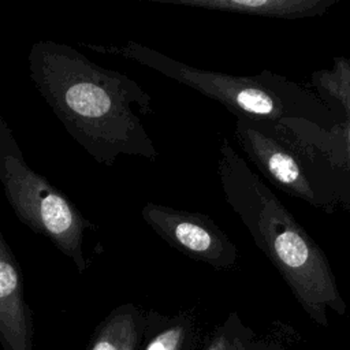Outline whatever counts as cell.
Returning <instances> with one entry per match:
<instances>
[{"label":"cell","instance_id":"3957f363","mask_svg":"<svg viewBox=\"0 0 350 350\" xmlns=\"http://www.w3.org/2000/svg\"><path fill=\"white\" fill-rule=\"evenodd\" d=\"M93 48L120 55L186 85L220 103L235 118L243 116L272 124L304 122L321 129L334 119L329 116L331 105H325L319 96L268 70L249 77L201 70L135 41H127L122 46Z\"/></svg>","mask_w":350,"mask_h":350},{"label":"cell","instance_id":"8fae6325","mask_svg":"<svg viewBox=\"0 0 350 350\" xmlns=\"http://www.w3.org/2000/svg\"><path fill=\"white\" fill-rule=\"evenodd\" d=\"M191 320L186 316H152L141 350H190Z\"/></svg>","mask_w":350,"mask_h":350},{"label":"cell","instance_id":"30bf717a","mask_svg":"<svg viewBox=\"0 0 350 350\" xmlns=\"http://www.w3.org/2000/svg\"><path fill=\"white\" fill-rule=\"evenodd\" d=\"M148 316L133 304L115 308L96 328L86 350H139Z\"/></svg>","mask_w":350,"mask_h":350},{"label":"cell","instance_id":"7a4b0ae2","mask_svg":"<svg viewBox=\"0 0 350 350\" xmlns=\"http://www.w3.org/2000/svg\"><path fill=\"white\" fill-rule=\"evenodd\" d=\"M219 152L217 174L228 202L258 234L301 304L325 324V308L339 312L343 304L323 253L227 138Z\"/></svg>","mask_w":350,"mask_h":350},{"label":"cell","instance_id":"5b68a950","mask_svg":"<svg viewBox=\"0 0 350 350\" xmlns=\"http://www.w3.org/2000/svg\"><path fill=\"white\" fill-rule=\"evenodd\" d=\"M234 135L247 159L276 187L312 204L319 202L306 159L280 124L235 118Z\"/></svg>","mask_w":350,"mask_h":350},{"label":"cell","instance_id":"277c9868","mask_svg":"<svg viewBox=\"0 0 350 350\" xmlns=\"http://www.w3.org/2000/svg\"><path fill=\"white\" fill-rule=\"evenodd\" d=\"M0 183L16 217L49 239L82 273L86 269L83 235L92 224L68 197L33 170L7 120L0 116Z\"/></svg>","mask_w":350,"mask_h":350},{"label":"cell","instance_id":"8992f818","mask_svg":"<svg viewBox=\"0 0 350 350\" xmlns=\"http://www.w3.org/2000/svg\"><path fill=\"white\" fill-rule=\"evenodd\" d=\"M141 216L161 239L189 257L223 265L224 258L232 254L223 232L202 213L148 202Z\"/></svg>","mask_w":350,"mask_h":350},{"label":"cell","instance_id":"6da1fadb","mask_svg":"<svg viewBox=\"0 0 350 350\" xmlns=\"http://www.w3.org/2000/svg\"><path fill=\"white\" fill-rule=\"evenodd\" d=\"M27 60L41 97L96 161L112 165L120 154L157 159L139 119L152 112V100L134 79L51 40L36 41Z\"/></svg>","mask_w":350,"mask_h":350},{"label":"cell","instance_id":"9c48e42d","mask_svg":"<svg viewBox=\"0 0 350 350\" xmlns=\"http://www.w3.org/2000/svg\"><path fill=\"white\" fill-rule=\"evenodd\" d=\"M161 4L189 5L253 16L304 19L320 16L339 0H141Z\"/></svg>","mask_w":350,"mask_h":350},{"label":"cell","instance_id":"ba28073f","mask_svg":"<svg viewBox=\"0 0 350 350\" xmlns=\"http://www.w3.org/2000/svg\"><path fill=\"white\" fill-rule=\"evenodd\" d=\"M327 104H335L342 111V119L329 129L334 142L328 148L331 170L350 185V59L335 56L331 68L312 74L309 83Z\"/></svg>","mask_w":350,"mask_h":350},{"label":"cell","instance_id":"7c38bea8","mask_svg":"<svg viewBox=\"0 0 350 350\" xmlns=\"http://www.w3.org/2000/svg\"><path fill=\"white\" fill-rule=\"evenodd\" d=\"M204 350H245V346L239 336L231 334L230 329L223 328L213 335Z\"/></svg>","mask_w":350,"mask_h":350},{"label":"cell","instance_id":"52a82bcc","mask_svg":"<svg viewBox=\"0 0 350 350\" xmlns=\"http://www.w3.org/2000/svg\"><path fill=\"white\" fill-rule=\"evenodd\" d=\"M0 345L3 350H33V324L21 269L0 231Z\"/></svg>","mask_w":350,"mask_h":350}]
</instances>
